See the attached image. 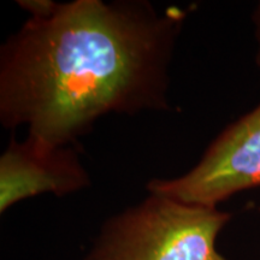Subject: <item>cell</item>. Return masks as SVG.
<instances>
[{"label": "cell", "instance_id": "1", "mask_svg": "<svg viewBox=\"0 0 260 260\" xmlns=\"http://www.w3.org/2000/svg\"><path fill=\"white\" fill-rule=\"evenodd\" d=\"M186 12L76 0L30 17L0 50V121L69 146L107 113L168 110L169 65Z\"/></svg>", "mask_w": 260, "mask_h": 260}, {"label": "cell", "instance_id": "2", "mask_svg": "<svg viewBox=\"0 0 260 260\" xmlns=\"http://www.w3.org/2000/svg\"><path fill=\"white\" fill-rule=\"evenodd\" d=\"M149 194L104 224L86 260H226L216 243L230 213Z\"/></svg>", "mask_w": 260, "mask_h": 260}, {"label": "cell", "instance_id": "3", "mask_svg": "<svg viewBox=\"0 0 260 260\" xmlns=\"http://www.w3.org/2000/svg\"><path fill=\"white\" fill-rule=\"evenodd\" d=\"M255 187H260V104L220 133L189 172L152 180L147 189L181 203L217 207Z\"/></svg>", "mask_w": 260, "mask_h": 260}, {"label": "cell", "instance_id": "4", "mask_svg": "<svg viewBox=\"0 0 260 260\" xmlns=\"http://www.w3.org/2000/svg\"><path fill=\"white\" fill-rule=\"evenodd\" d=\"M89 184L74 148L30 138L12 140L0 158V212L42 193L61 197Z\"/></svg>", "mask_w": 260, "mask_h": 260}, {"label": "cell", "instance_id": "5", "mask_svg": "<svg viewBox=\"0 0 260 260\" xmlns=\"http://www.w3.org/2000/svg\"><path fill=\"white\" fill-rule=\"evenodd\" d=\"M21 8L30 14V17H38V18H46L50 17L57 11L58 3L51 2V0H19L17 2Z\"/></svg>", "mask_w": 260, "mask_h": 260}, {"label": "cell", "instance_id": "6", "mask_svg": "<svg viewBox=\"0 0 260 260\" xmlns=\"http://www.w3.org/2000/svg\"><path fill=\"white\" fill-rule=\"evenodd\" d=\"M254 23H255V37L256 40H258V53H256L255 57V63L258 67H260V3L256 6V10L254 12Z\"/></svg>", "mask_w": 260, "mask_h": 260}]
</instances>
